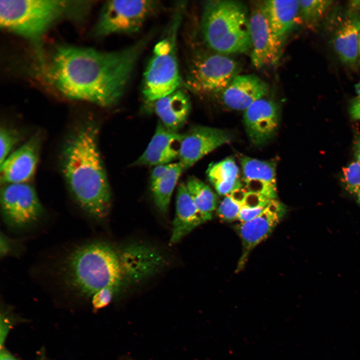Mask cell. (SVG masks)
Segmentation results:
<instances>
[{
  "mask_svg": "<svg viewBox=\"0 0 360 360\" xmlns=\"http://www.w3.org/2000/svg\"><path fill=\"white\" fill-rule=\"evenodd\" d=\"M0 206L4 224L16 230L34 226L44 213L35 190L28 182L5 184L0 191Z\"/></svg>",
  "mask_w": 360,
  "mask_h": 360,
  "instance_id": "obj_9",
  "label": "cell"
},
{
  "mask_svg": "<svg viewBox=\"0 0 360 360\" xmlns=\"http://www.w3.org/2000/svg\"><path fill=\"white\" fill-rule=\"evenodd\" d=\"M264 6L274 34L282 43L296 22L300 0H266Z\"/></svg>",
  "mask_w": 360,
  "mask_h": 360,
  "instance_id": "obj_21",
  "label": "cell"
},
{
  "mask_svg": "<svg viewBox=\"0 0 360 360\" xmlns=\"http://www.w3.org/2000/svg\"><path fill=\"white\" fill-rule=\"evenodd\" d=\"M285 212L284 206L274 199L257 216L240 222L237 226V232L242 245V253L238 269L240 270L243 268L250 252L272 233Z\"/></svg>",
  "mask_w": 360,
  "mask_h": 360,
  "instance_id": "obj_12",
  "label": "cell"
},
{
  "mask_svg": "<svg viewBox=\"0 0 360 360\" xmlns=\"http://www.w3.org/2000/svg\"><path fill=\"white\" fill-rule=\"evenodd\" d=\"M184 5H177L164 36L154 46L143 79L142 92L148 102H154L180 88L176 42Z\"/></svg>",
  "mask_w": 360,
  "mask_h": 360,
  "instance_id": "obj_6",
  "label": "cell"
},
{
  "mask_svg": "<svg viewBox=\"0 0 360 360\" xmlns=\"http://www.w3.org/2000/svg\"><path fill=\"white\" fill-rule=\"evenodd\" d=\"M338 20L332 37L334 47L342 62L352 64L358 56L360 14L348 11Z\"/></svg>",
  "mask_w": 360,
  "mask_h": 360,
  "instance_id": "obj_18",
  "label": "cell"
},
{
  "mask_svg": "<svg viewBox=\"0 0 360 360\" xmlns=\"http://www.w3.org/2000/svg\"><path fill=\"white\" fill-rule=\"evenodd\" d=\"M151 36L112 52L59 46L46 58L40 56L38 72L65 97L111 106L123 96Z\"/></svg>",
  "mask_w": 360,
  "mask_h": 360,
  "instance_id": "obj_1",
  "label": "cell"
},
{
  "mask_svg": "<svg viewBox=\"0 0 360 360\" xmlns=\"http://www.w3.org/2000/svg\"><path fill=\"white\" fill-rule=\"evenodd\" d=\"M238 64L224 54L196 50L190 56L185 80L194 94L208 96L222 92L238 75Z\"/></svg>",
  "mask_w": 360,
  "mask_h": 360,
  "instance_id": "obj_7",
  "label": "cell"
},
{
  "mask_svg": "<svg viewBox=\"0 0 360 360\" xmlns=\"http://www.w3.org/2000/svg\"><path fill=\"white\" fill-rule=\"evenodd\" d=\"M116 291L110 288L101 289L92 296V304L96 309H100L107 306L111 302Z\"/></svg>",
  "mask_w": 360,
  "mask_h": 360,
  "instance_id": "obj_31",
  "label": "cell"
},
{
  "mask_svg": "<svg viewBox=\"0 0 360 360\" xmlns=\"http://www.w3.org/2000/svg\"><path fill=\"white\" fill-rule=\"evenodd\" d=\"M230 140L231 135L224 130L203 126H193L183 134L178 162L184 170H187Z\"/></svg>",
  "mask_w": 360,
  "mask_h": 360,
  "instance_id": "obj_11",
  "label": "cell"
},
{
  "mask_svg": "<svg viewBox=\"0 0 360 360\" xmlns=\"http://www.w3.org/2000/svg\"><path fill=\"white\" fill-rule=\"evenodd\" d=\"M172 163L160 164L155 166L150 176V184L154 182L162 176L170 168Z\"/></svg>",
  "mask_w": 360,
  "mask_h": 360,
  "instance_id": "obj_32",
  "label": "cell"
},
{
  "mask_svg": "<svg viewBox=\"0 0 360 360\" xmlns=\"http://www.w3.org/2000/svg\"><path fill=\"white\" fill-rule=\"evenodd\" d=\"M332 0H300V12L306 24L312 26L323 16Z\"/></svg>",
  "mask_w": 360,
  "mask_h": 360,
  "instance_id": "obj_27",
  "label": "cell"
},
{
  "mask_svg": "<svg viewBox=\"0 0 360 360\" xmlns=\"http://www.w3.org/2000/svg\"><path fill=\"white\" fill-rule=\"evenodd\" d=\"M98 138L96 124L91 122L81 126L64 146L62 169L80 206L92 218L102 221L109 213L111 194Z\"/></svg>",
  "mask_w": 360,
  "mask_h": 360,
  "instance_id": "obj_2",
  "label": "cell"
},
{
  "mask_svg": "<svg viewBox=\"0 0 360 360\" xmlns=\"http://www.w3.org/2000/svg\"><path fill=\"white\" fill-rule=\"evenodd\" d=\"M0 360H16V358L5 349L1 348Z\"/></svg>",
  "mask_w": 360,
  "mask_h": 360,
  "instance_id": "obj_35",
  "label": "cell"
},
{
  "mask_svg": "<svg viewBox=\"0 0 360 360\" xmlns=\"http://www.w3.org/2000/svg\"><path fill=\"white\" fill-rule=\"evenodd\" d=\"M19 242L12 240L3 232L0 233V256L1 258L16 255L20 252Z\"/></svg>",
  "mask_w": 360,
  "mask_h": 360,
  "instance_id": "obj_30",
  "label": "cell"
},
{
  "mask_svg": "<svg viewBox=\"0 0 360 360\" xmlns=\"http://www.w3.org/2000/svg\"><path fill=\"white\" fill-rule=\"evenodd\" d=\"M266 83L254 74L237 75L222 92L221 100L227 108L245 110L268 92Z\"/></svg>",
  "mask_w": 360,
  "mask_h": 360,
  "instance_id": "obj_16",
  "label": "cell"
},
{
  "mask_svg": "<svg viewBox=\"0 0 360 360\" xmlns=\"http://www.w3.org/2000/svg\"><path fill=\"white\" fill-rule=\"evenodd\" d=\"M280 109L274 101L262 98L244 110L245 130L252 143L264 144L275 135L279 125Z\"/></svg>",
  "mask_w": 360,
  "mask_h": 360,
  "instance_id": "obj_13",
  "label": "cell"
},
{
  "mask_svg": "<svg viewBox=\"0 0 360 360\" xmlns=\"http://www.w3.org/2000/svg\"><path fill=\"white\" fill-rule=\"evenodd\" d=\"M251 60L256 68L273 65L279 60L282 43L274 34L263 3L253 4L249 14Z\"/></svg>",
  "mask_w": 360,
  "mask_h": 360,
  "instance_id": "obj_10",
  "label": "cell"
},
{
  "mask_svg": "<svg viewBox=\"0 0 360 360\" xmlns=\"http://www.w3.org/2000/svg\"><path fill=\"white\" fill-rule=\"evenodd\" d=\"M187 189L204 222L210 220L217 205V196L212 190L200 179L189 177Z\"/></svg>",
  "mask_w": 360,
  "mask_h": 360,
  "instance_id": "obj_24",
  "label": "cell"
},
{
  "mask_svg": "<svg viewBox=\"0 0 360 360\" xmlns=\"http://www.w3.org/2000/svg\"><path fill=\"white\" fill-rule=\"evenodd\" d=\"M184 170L180 162L172 163L170 168L162 176L150 184L154 204L161 212H167L172 192Z\"/></svg>",
  "mask_w": 360,
  "mask_h": 360,
  "instance_id": "obj_23",
  "label": "cell"
},
{
  "mask_svg": "<svg viewBox=\"0 0 360 360\" xmlns=\"http://www.w3.org/2000/svg\"><path fill=\"white\" fill-rule=\"evenodd\" d=\"M156 0H110L102 6L94 28L97 36L138 32L160 8Z\"/></svg>",
  "mask_w": 360,
  "mask_h": 360,
  "instance_id": "obj_8",
  "label": "cell"
},
{
  "mask_svg": "<svg viewBox=\"0 0 360 360\" xmlns=\"http://www.w3.org/2000/svg\"><path fill=\"white\" fill-rule=\"evenodd\" d=\"M20 133L16 130L3 127L0 130V164H2L10 154L12 149L20 138Z\"/></svg>",
  "mask_w": 360,
  "mask_h": 360,
  "instance_id": "obj_29",
  "label": "cell"
},
{
  "mask_svg": "<svg viewBox=\"0 0 360 360\" xmlns=\"http://www.w3.org/2000/svg\"><path fill=\"white\" fill-rule=\"evenodd\" d=\"M246 190L240 188L224 196L217 208L218 217L222 220L232 222L237 220Z\"/></svg>",
  "mask_w": 360,
  "mask_h": 360,
  "instance_id": "obj_26",
  "label": "cell"
},
{
  "mask_svg": "<svg viewBox=\"0 0 360 360\" xmlns=\"http://www.w3.org/2000/svg\"><path fill=\"white\" fill-rule=\"evenodd\" d=\"M176 210L170 244L179 242L198 226L204 222L186 184L181 182L177 188Z\"/></svg>",
  "mask_w": 360,
  "mask_h": 360,
  "instance_id": "obj_19",
  "label": "cell"
},
{
  "mask_svg": "<svg viewBox=\"0 0 360 360\" xmlns=\"http://www.w3.org/2000/svg\"><path fill=\"white\" fill-rule=\"evenodd\" d=\"M40 136H32L0 164V182L5 184L27 182L33 176L38 160Z\"/></svg>",
  "mask_w": 360,
  "mask_h": 360,
  "instance_id": "obj_14",
  "label": "cell"
},
{
  "mask_svg": "<svg viewBox=\"0 0 360 360\" xmlns=\"http://www.w3.org/2000/svg\"><path fill=\"white\" fill-rule=\"evenodd\" d=\"M183 134L172 131L160 122L144 151L133 164L156 166L168 164L178 158Z\"/></svg>",
  "mask_w": 360,
  "mask_h": 360,
  "instance_id": "obj_15",
  "label": "cell"
},
{
  "mask_svg": "<svg viewBox=\"0 0 360 360\" xmlns=\"http://www.w3.org/2000/svg\"><path fill=\"white\" fill-rule=\"evenodd\" d=\"M358 56L360 57V33L358 38Z\"/></svg>",
  "mask_w": 360,
  "mask_h": 360,
  "instance_id": "obj_37",
  "label": "cell"
},
{
  "mask_svg": "<svg viewBox=\"0 0 360 360\" xmlns=\"http://www.w3.org/2000/svg\"><path fill=\"white\" fill-rule=\"evenodd\" d=\"M355 152L356 158V162L360 164V139L356 143Z\"/></svg>",
  "mask_w": 360,
  "mask_h": 360,
  "instance_id": "obj_36",
  "label": "cell"
},
{
  "mask_svg": "<svg viewBox=\"0 0 360 360\" xmlns=\"http://www.w3.org/2000/svg\"><path fill=\"white\" fill-rule=\"evenodd\" d=\"M348 11L352 13H359L360 11V0H352L348 2Z\"/></svg>",
  "mask_w": 360,
  "mask_h": 360,
  "instance_id": "obj_34",
  "label": "cell"
},
{
  "mask_svg": "<svg viewBox=\"0 0 360 360\" xmlns=\"http://www.w3.org/2000/svg\"><path fill=\"white\" fill-rule=\"evenodd\" d=\"M343 181L350 193L360 205V164L353 162L343 168Z\"/></svg>",
  "mask_w": 360,
  "mask_h": 360,
  "instance_id": "obj_28",
  "label": "cell"
},
{
  "mask_svg": "<svg viewBox=\"0 0 360 360\" xmlns=\"http://www.w3.org/2000/svg\"><path fill=\"white\" fill-rule=\"evenodd\" d=\"M201 30L208 47L222 54L244 53L251 50L249 14L241 2L211 0L204 4Z\"/></svg>",
  "mask_w": 360,
  "mask_h": 360,
  "instance_id": "obj_5",
  "label": "cell"
},
{
  "mask_svg": "<svg viewBox=\"0 0 360 360\" xmlns=\"http://www.w3.org/2000/svg\"><path fill=\"white\" fill-rule=\"evenodd\" d=\"M206 174L209 181L220 195L225 196L242 187L238 167L232 158L210 164Z\"/></svg>",
  "mask_w": 360,
  "mask_h": 360,
  "instance_id": "obj_22",
  "label": "cell"
},
{
  "mask_svg": "<svg viewBox=\"0 0 360 360\" xmlns=\"http://www.w3.org/2000/svg\"><path fill=\"white\" fill-rule=\"evenodd\" d=\"M272 200L274 199L246 190L237 220L243 222L257 216L265 210Z\"/></svg>",
  "mask_w": 360,
  "mask_h": 360,
  "instance_id": "obj_25",
  "label": "cell"
},
{
  "mask_svg": "<svg viewBox=\"0 0 360 360\" xmlns=\"http://www.w3.org/2000/svg\"><path fill=\"white\" fill-rule=\"evenodd\" d=\"M350 114L353 119H360V95L352 100L350 107Z\"/></svg>",
  "mask_w": 360,
  "mask_h": 360,
  "instance_id": "obj_33",
  "label": "cell"
},
{
  "mask_svg": "<svg viewBox=\"0 0 360 360\" xmlns=\"http://www.w3.org/2000/svg\"><path fill=\"white\" fill-rule=\"evenodd\" d=\"M60 268L63 284L88 297L106 288L116 292L124 274L120 254L112 246L100 240L76 246L64 258Z\"/></svg>",
  "mask_w": 360,
  "mask_h": 360,
  "instance_id": "obj_3",
  "label": "cell"
},
{
  "mask_svg": "<svg viewBox=\"0 0 360 360\" xmlns=\"http://www.w3.org/2000/svg\"><path fill=\"white\" fill-rule=\"evenodd\" d=\"M88 2L68 0H0V23L4 28L38 44L46 30L64 18H84Z\"/></svg>",
  "mask_w": 360,
  "mask_h": 360,
  "instance_id": "obj_4",
  "label": "cell"
},
{
  "mask_svg": "<svg viewBox=\"0 0 360 360\" xmlns=\"http://www.w3.org/2000/svg\"><path fill=\"white\" fill-rule=\"evenodd\" d=\"M40 360H45L44 358V356H42V358L40 359Z\"/></svg>",
  "mask_w": 360,
  "mask_h": 360,
  "instance_id": "obj_38",
  "label": "cell"
},
{
  "mask_svg": "<svg viewBox=\"0 0 360 360\" xmlns=\"http://www.w3.org/2000/svg\"><path fill=\"white\" fill-rule=\"evenodd\" d=\"M240 162L245 188L270 199H276L277 188L274 164L246 156H241Z\"/></svg>",
  "mask_w": 360,
  "mask_h": 360,
  "instance_id": "obj_17",
  "label": "cell"
},
{
  "mask_svg": "<svg viewBox=\"0 0 360 360\" xmlns=\"http://www.w3.org/2000/svg\"><path fill=\"white\" fill-rule=\"evenodd\" d=\"M153 102L160 122L167 128L178 132L190 112V101L188 94L179 88Z\"/></svg>",
  "mask_w": 360,
  "mask_h": 360,
  "instance_id": "obj_20",
  "label": "cell"
}]
</instances>
